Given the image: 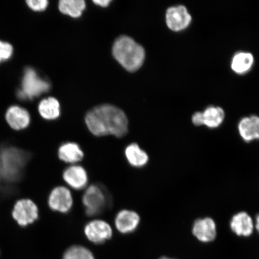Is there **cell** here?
<instances>
[{
    "mask_svg": "<svg viewBox=\"0 0 259 259\" xmlns=\"http://www.w3.org/2000/svg\"><path fill=\"white\" fill-rule=\"evenodd\" d=\"M63 178L68 186L76 190L85 189L89 183L88 174L80 165L73 164L67 167L63 171Z\"/></svg>",
    "mask_w": 259,
    "mask_h": 259,
    "instance_id": "7c38bea8",
    "label": "cell"
},
{
    "mask_svg": "<svg viewBox=\"0 0 259 259\" xmlns=\"http://www.w3.org/2000/svg\"><path fill=\"white\" fill-rule=\"evenodd\" d=\"M240 137L247 143L259 140V117L252 115L241 119L238 124Z\"/></svg>",
    "mask_w": 259,
    "mask_h": 259,
    "instance_id": "9a60e30c",
    "label": "cell"
},
{
    "mask_svg": "<svg viewBox=\"0 0 259 259\" xmlns=\"http://www.w3.org/2000/svg\"><path fill=\"white\" fill-rule=\"evenodd\" d=\"M203 125L210 128L219 127L224 121L225 112L220 107L210 106L202 112Z\"/></svg>",
    "mask_w": 259,
    "mask_h": 259,
    "instance_id": "d6986e66",
    "label": "cell"
},
{
    "mask_svg": "<svg viewBox=\"0 0 259 259\" xmlns=\"http://www.w3.org/2000/svg\"><path fill=\"white\" fill-rule=\"evenodd\" d=\"M113 56L128 72L140 69L145 60L144 49L132 38L122 35L116 40L112 49Z\"/></svg>",
    "mask_w": 259,
    "mask_h": 259,
    "instance_id": "7a4b0ae2",
    "label": "cell"
},
{
    "mask_svg": "<svg viewBox=\"0 0 259 259\" xmlns=\"http://www.w3.org/2000/svg\"><path fill=\"white\" fill-rule=\"evenodd\" d=\"M5 118L10 127L17 131L27 128L31 121L30 113L18 106L10 107L6 111Z\"/></svg>",
    "mask_w": 259,
    "mask_h": 259,
    "instance_id": "4fadbf2b",
    "label": "cell"
},
{
    "mask_svg": "<svg viewBox=\"0 0 259 259\" xmlns=\"http://www.w3.org/2000/svg\"><path fill=\"white\" fill-rule=\"evenodd\" d=\"M159 259H176V258H171V257H167V256H162L160 258H159Z\"/></svg>",
    "mask_w": 259,
    "mask_h": 259,
    "instance_id": "83f0119b",
    "label": "cell"
},
{
    "mask_svg": "<svg viewBox=\"0 0 259 259\" xmlns=\"http://www.w3.org/2000/svg\"><path fill=\"white\" fill-rule=\"evenodd\" d=\"M93 2L96 5L102 6V7H107L111 1H110V0H95Z\"/></svg>",
    "mask_w": 259,
    "mask_h": 259,
    "instance_id": "484cf974",
    "label": "cell"
},
{
    "mask_svg": "<svg viewBox=\"0 0 259 259\" xmlns=\"http://www.w3.org/2000/svg\"><path fill=\"white\" fill-rule=\"evenodd\" d=\"M125 156L132 166L137 168L144 167L149 161L148 154L136 143L130 144L125 148Z\"/></svg>",
    "mask_w": 259,
    "mask_h": 259,
    "instance_id": "e0dca14e",
    "label": "cell"
},
{
    "mask_svg": "<svg viewBox=\"0 0 259 259\" xmlns=\"http://www.w3.org/2000/svg\"><path fill=\"white\" fill-rule=\"evenodd\" d=\"M82 203L87 215L96 216L104 211L110 203L109 197L101 186L93 184L87 188L82 197Z\"/></svg>",
    "mask_w": 259,
    "mask_h": 259,
    "instance_id": "277c9868",
    "label": "cell"
},
{
    "mask_svg": "<svg viewBox=\"0 0 259 259\" xmlns=\"http://www.w3.org/2000/svg\"><path fill=\"white\" fill-rule=\"evenodd\" d=\"M254 229L259 234V213L255 217L254 221Z\"/></svg>",
    "mask_w": 259,
    "mask_h": 259,
    "instance_id": "4316f807",
    "label": "cell"
},
{
    "mask_svg": "<svg viewBox=\"0 0 259 259\" xmlns=\"http://www.w3.org/2000/svg\"><path fill=\"white\" fill-rule=\"evenodd\" d=\"M254 63L252 54L248 53H238L235 55L232 61V69L238 74L248 72Z\"/></svg>",
    "mask_w": 259,
    "mask_h": 259,
    "instance_id": "ffe728a7",
    "label": "cell"
},
{
    "mask_svg": "<svg viewBox=\"0 0 259 259\" xmlns=\"http://www.w3.org/2000/svg\"><path fill=\"white\" fill-rule=\"evenodd\" d=\"M192 122L194 125L200 126L203 125L202 112H196L192 116Z\"/></svg>",
    "mask_w": 259,
    "mask_h": 259,
    "instance_id": "d4e9b609",
    "label": "cell"
},
{
    "mask_svg": "<svg viewBox=\"0 0 259 259\" xmlns=\"http://www.w3.org/2000/svg\"><path fill=\"white\" fill-rule=\"evenodd\" d=\"M229 226L235 235L243 238L250 237L255 229L254 220L245 211L238 212L233 215Z\"/></svg>",
    "mask_w": 259,
    "mask_h": 259,
    "instance_id": "30bf717a",
    "label": "cell"
},
{
    "mask_svg": "<svg viewBox=\"0 0 259 259\" xmlns=\"http://www.w3.org/2000/svg\"><path fill=\"white\" fill-rule=\"evenodd\" d=\"M192 232L197 240L208 244L215 241L218 236V226L214 220L206 217L194 222Z\"/></svg>",
    "mask_w": 259,
    "mask_h": 259,
    "instance_id": "ba28073f",
    "label": "cell"
},
{
    "mask_svg": "<svg viewBox=\"0 0 259 259\" xmlns=\"http://www.w3.org/2000/svg\"><path fill=\"white\" fill-rule=\"evenodd\" d=\"M84 232L89 240L97 244L109 240L113 234L111 226L102 220H94L87 223Z\"/></svg>",
    "mask_w": 259,
    "mask_h": 259,
    "instance_id": "9c48e42d",
    "label": "cell"
},
{
    "mask_svg": "<svg viewBox=\"0 0 259 259\" xmlns=\"http://www.w3.org/2000/svg\"><path fill=\"white\" fill-rule=\"evenodd\" d=\"M50 85L47 81L41 79L32 68L25 70L22 80V91H19V98L32 99L50 90Z\"/></svg>",
    "mask_w": 259,
    "mask_h": 259,
    "instance_id": "5b68a950",
    "label": "cell"
},
{
    "mask_svg": "<svg viewBox=\"0 0 259 259\" xmlns=\"http://www.w3.org/2000/svg\"><path fill=\"white\" fill-rule=\"evenodd\" d=\"M29 8L35 12L45 11L48 7L47 0H27L26 1Z\"/></svg>",
    "mask_w": 259,
    "mask_h": 259,
    "instance_id": "cb8c5ba5",
    "label": "cell"
},
{
    "mask_svg": "<svg viewBox=\"0 0 259 259\" xmlns=\"http://www.w3.org/2000/svg\"><path fill=\"white\" fill-rule=\"evenodd\" d=\"M14 53V48L8 42L0 40V63L8 60Z\"/></svg>",
    "mask_w": 259,
    "mask_h": 259,
    "instance_id": "603a6c76",
    "label": "cell"
},
{
    "mask_svg": "<svg viewBox=\"0 0 259 259\" xmlns=\"http://www.w3.org/2000/svg\"><path fill=\"white\" fill-rule=\"evenodd\" d=\"M166 19L167 27L175 31L184 30L192 21V16L184 6L168 9Z\"/></svg>",
    "mask_w": 259,
    "mask_h": 259,
    "instance_id": "8fae6325",
    "label": "cell"
},
{
    "mask_svg": "<svg viewBox=\"0 0 259 259\" xmlns=\"http://www.w3.org/2000/svg\"><path fill=\"white\" fill-rule=\"evenodd\" d=\"M58 155L60 159L65 163L75 164L82 160L84 153L78 144L66 142L58 148Z\"/></svg>",
    "mask_w": 259,
    "mask_h": 259,
    "instance_id": "2e32d148",
    "label": "cell"
},
{
    "mask_svg": "<svg viewBox=\"0 0 259 259\" xmlns=\"http://www.w3.org/2000/svg\"><path fill=\"white\" fill-rule=\"evenodd\" d=\"M38 111L40 115L47 120H53L60 116V103L53 97H49L40 103Z\"/></svg>",
    "mask_w": 259,
    "mask_h": 259,
    "instance_id": "ac0fdd59",
    "label": "cell"
},
{
    "mask_svg": "<svg viewBox=\"0 0 259 259\" xmlns=\"http://www.w3.org/2000/svg\"><path fill=\"white\" fill-rule=\"evenodd\" d=\"M87 127L96 137H124L128 132V119L121 109L109 105L96 107L87 113Z\"/></svg>",
    "mask_w": 259,
    "mask_h": 259,
    "instance_id": "6da1fadb",
    "label": "cell"
},
{
    "mask_svg": "<svg viewBox=\"0 0 259 259\" xmlns=\"http://www.w3.org/2000/svg\"><path fill=\"white\" fill-rule=\"evenodd\" d=\"M63 259H96L89 249L80 245L72 246L64 252Z\"/></svg>",
    "mask_w": 259,
    "mask_h": 259,
    "instance_id": "7402d4cb",
    "label": "cell"
},
{
    "mask_svg": "<svg viewBox=\"0 0 259 259\" xmlns=\"http://www.w3.org/2000/svg\"><path fill=\"white\" fill-rule=\"evenodd\" d=\"M27 159V154L19 149H0V184L14 183L18 180Z\"/></svg>",
    "mask_w": 259,
    "mask_h": 259,
    "instance_id": "3957f363",
    "label": "cell"
},
{
    "mask_svg": "<svg viewBox=\"0 0 259 259\" xmlns=\"http://www.w3.org/2000/svg\"><path fill=\"white\" fill-rule=\"evenodd\" d=\"M85 8L83 0H61L59 2V9L64 14L78 18Z\"/></svg>",
    "mask_w": 259,
    "mask_h": 259,
    "instance_id": "44dd1931",
    "label": "cell"
},
{
    "mask_svg": "<svg viewBox=\"0 0 259 259\" xmlns=\"http://www.w3.org/2000/svg\"><path fill=\"white\" fill-rule=\"evenodd\" d=\"M12 216L19 226L25 228L37 221L39 210L36 204L32 200L21 199L15 203Z\"/></svg>",
    "mask_w": 259,
    "mask_h": 259,
    "instance_id": "8992f818",
    "label": "cell"
},
{
    "mask_svg": "<svg viewBox=\"0 0 259 259\" xmlns=\"http://www.w3.org/2000/svg\"><path fill=\"white\" fill-rule=\"evenodd\" d=\"M73 205L72 193L67 187L58 186L51 191L48 197V205L54 211L67 213L72 208Z\"/></svg>",
    "mask_w": 259,
    "mask_h": 259,
    "instance_id": "52a82bcc",
    "label": "cell"
},
{
    "mask_svg": "<svg viewBox=\"0 0 259 259\" xmlns=\"http://www.w3.org/2000/svg\"><path fill=\"white\" fill-rule=\"evenodd\" d=\"M140 216L134 210L124 209L116 215L115 225L121 234H129L134 232L140 223Z\"/></svg>",
    "mask_w": 259,
    "mask_h": 259,
    "instance_id": "5bb4252c",
    "label": "cell"
}]
</instances>
